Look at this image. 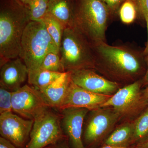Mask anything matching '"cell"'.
<instances>
[{
    "instance_id": "cell-1",
    "label": "cell",
    "mask_w": 148,
    "mask_h": 148,
    "mask_svg": "<svg viewBox=\"0 0 148 148\" xmlns=\"http://www.w3.org/2000/svg\"><path fill=\"white\" fill-rule=\"evenodd\" d=\"M31 21L25 6L16 0H8L0 11V66L19 57L22 36Z\"/></svg>"
},
{
    "instance_id": "cell-2",
    "label": "cell",
    "mask_w": 148,
    "mask_h": 148,
    "mask_svg": "<svg viewBox=\"0 0 148 148\" xmlns=\"http://www.w3.org/2000/svg\"><path fill=\"white\" fill-rule=\"evenodd\" d=\"M90 45L95 66H103L116 77L130 78L140 74L143 55L125 46H112L106 41L92 42Z\"/></svg>"
},
{
    "instance_id": "cell-3",
    "label": "cell",
    "mask_w": 148,
    "mask_h": 148,
    "mask_svg": "<svg viewBox=\"0 0 148 148\" xmlns=\"http://www.w3.org/2000/svg\"><path fill=\"white\" fill-rule=\"evenodd\" d=\"M111 13L101 0H74V26L90 41H106Z\"/></svg>"
},
{
    "instance_id": "cell-4",
    "label": "cell",
    "mask_w": 148,
    "mask_h": 148,
    "mask_svg": "<svg viewBox=\"0 0 148 148\" xmlns=\"http://www.w3.org/2000/svg\"><path fill=\"white\" fill-rule=\"evenodd\" d=\"M50 52L59 53L43 21H30L24 30L19 57L28 69V74L40 70L46 55Z\"/></svg>"
},
{
    "instance_id": "cell-5",
    "label": "cell",
    "mask_w": 148,
    "mask_h": 148,
    "mask_svg": "<svg viewBox=\"0 0 148 148\" xmlns=\"http://www.w3.org/2000/svg\"><path fill=\"white\" fill-rule=\"evenodd\" d=\"M59 55L66 72L95 68L90 41L75 27L64 29Z\"/></svg>"
},
{
    "instance_id": "cell-6",
    "label": "cell",
    "mask_w": 148,
    "mask_h": 148,
    "mask_svg": "<svg viewBox=\"0 0 148 148\" xmlns=\"http://www.w3.org/2000/svg\"><path fill=\"white\" fill-rule=\"evenodd\" d=\"M49 108L34 120L28 143L24 148H45L65 139L61 114Z\"/></svg>"
},
{
    "instance_id": "cell-7",
    "label": "cell",
    "mask_w": 148,
    "mask_h": 148,
    "mask_svg": "<svg viewBox=\"0 0 148 148\" xmlns=\"http://www.w3.org/2000/svg\"><path fill=\"white\" fill-rule=\"evenodd\" d=\"M12 103L13 112L34 120L51 108L39 90L27 84L12 92Z\"/></svg>"
},
{
    "instance_id": "cell-8",
    "label": "cell",
    "mask_w": 148,
    "mask_h": 148,
    "mask_svg": "<svg viewBox=\"0 0 148 148\" xmlns=\"http://www.w3.org/2000/svg\"><path fill=\"white\" fill-rule=\"evenodd\" d=\"M141 86V82L138 80L119 89L101 108H112L119 115L134 114L147 103L140 91Z\"/></svg>"
},
{
    "instance_id": "cell-9",
    "label": "cell",
    "mask_w": 148,
    "mask_h": 148,
    "mask_svg": "<svg viewBox=\"0 0 148 148\" xmlns=\"http://www.w3.org/2000/svg\"><path fill=\"white\" fill-rule=\"evenodd\" d=\"M90 111L84 134L85 143L89 145L101 141L114 125L120 116L114 110L107 108Z\"/></svg>"
},
{
    "instance_id": "cell-10",
    "label": "cell",
    "mask_w": 148,
    "mask_h": 148,
    "mask_svg": "<svg viewBox=\"0 0 148 148\" xmlns=\"http://www.w3.org/2000/svg\"><path fill=\"white\" fill-rule=\"evenodd\" d=\"M34 120L24 119L12 112L0 114V134L18 148L26 146Z\"/></svg>"
},
{
    "instance_id": "cell-11",
    "label": "cell",
    "mask_w": 148,
    "mask_h": 148,
    "mask_svg": "<svg viewBox=\"0 0 148 148\" xmlns=\"http://www.w3.org/2000/svg\"><path fill=\"white\" fill-rule=\"evenodd\" d=\"M71 72L72 81L78 86L90 92L112 95L119 90L117 83L101 76L92 69H80Z\"/></svg>"
},
{
    "instance_id": "cell-12",
    "label": "cell",
    "mask_w": 148,
    "mask_h": 148,
    "mask_svg": "<svg viewBox=\"0 0 148 148\" xmlns=\"http://www.w3.org/2000/svg\"><path fill=\"white\" fill-rule=\"evenodd\" d=\"M89 111L80 108H67L60 111L61 127L72 148H85L82 138L83 126Z\"/></svg>"
},
{
    "instance_id": "cell-13",
    "label": "cell",
    "mask_w": 148,
    "mask_h": 148,
    "mask_svg": "<svg viewBox=\"0 0 148 148\" xmlns=\"http://www.w3.org/2000/svg\"><path fill=\"white\" fill-rule=\"evenodd\" d=\"M111 96L90 92L78 86L71 80L59 111L69 108L93 110L101 108Z\"/></svg>"
},
{
    "instance_id": "cell-14",
    "label": "cell",
    "mask_w": 148,
    "mask_h": 148,
    "mask_svg": "<svg viewBox=\"0 0 148 148\" xmlns=\"http://www.w3.org/2000/svg\"><path fill=\"white\" fill-rule=\"evenodd\" d=\"M28 69L19 57L10 60L1 66L0 86L11 92L20 88L28 79Z\"/></svg>"
},
{
    "instance_id": "cell-15",
    "label": "cell",
    "mask_w": 148,
    "mask_h": 148,
    "mask_svg": "<svg viewBox=\"0 0 148 148\" xmlns=\"http://www.w3.org/2000/svg\"><path fill=\"white\" fill-rule=\"evenodd\" d=\"M71 80V72H65L52 84L39 90L51 108L59 111Z\"/></svg>"
},
{
    "instance_id": "cell-16",
    "label": "cell",
    "mask_w": 148,
    "mask_h": 148,
    "mask_svg": "<svg viewBox=\"0 0 148 148\" xmlns=\"http://www.w3.org/2000/svg\"><path fill=\"white\" fill-rule=\"evenodd\" d=\"M47 13L58 19L64 28L74 27V0H49Z\"/></svg>"
},
{
    "instance_id": "cell-17",
    "label": "cell",
    "mask_w": 148,
    "mask_h": 148,
    "mask_svg": "<svg viewBox=\"0 0 148 148\" xmlns=\"http://www.w3.org/2000/svg\"><path fill=\"white\" fill-rule=\"evenodd\" d=\"M133 123H126L116 128L105 141V145L115 147H128L133 142Z\"/></svg>"
},
{
    "instance_id": "cell-18",
    "label": "cell",
    "mask_w": 148,
    "mask_h": 148,
    "mask_svg": "<svg viewBox=\"0 0 148 148\" xmlns=\"http://www.w3.org/2000/svg\"><path fill=\"white\" fill-rule=\"evenodd\" d=\"M63 73L40 69L28 74V83L30 85L39 90L52 84Z\"/></svg>"
},
{
    "instance_id": "cell-19",
    "label": "cell",
    "mask_w": 148,
    "mask_h": 148,
    "mask_svg": "<svg viewBox=\"0 0 148 148\" xmlns=\"http://www.w3.org/2000/svg\"><path fill=\"white\" fill-rule=\"evenodd\" d=\"M42 21L48 33L59 51L65 29L64 26L58 19L47 13Z\"/></svg>"
},
{
    "instance_id": "cell-20",
    "label": "cell",
    "mask_w": 148,
    "mask_h": 148,
    "mask_svg": "<svg viewBox=\"0 0 148 148\" xmlns=\"http://www.w3.org/2000/svg\"><path fill=\"white\" fill-rule=\"evenodd\" d=\"M49 0H31L27 6L31 21H42L47 13Z\"/></svg>"
},
{
    "instance_id": "cell-21",
    "label": "cell",
    "mask_w": 148,
    "mask_h": 148,
    "mask_svg": "<svg viewBox=\"0 0 148 148\" xmlns=\"http://www.w3.org/2000/svg\"><path fill=\"white\" fill-rule=\"evenodd\" d=\"M118 12L122 22L129 24L135 21L138 10L133 0H125L121 5Z\"/></svg>"
},
{
    "instance_id": "cell-22",
    "label": "cell",
    "mask_w": 148,
    "mask_h": 148,
    "mask_svg": "<svg viewBox=\"0 0 148 148\" xmlns=\"http://www.w3.org/2000/svg\"><path fill=\"white\" fill-rule=\"evenodd\" d=\"M133 142L144 140L148 136V107L133 123Z\"/></svg>"
},
{
    "instance_id": "cell-23",
    "label": "cell",
    "mask_w": 148,
    "mask_h": 148,
    "mask_svg": "<svg viewBox=\"0 0 148 148\" xmlns=\"http://www.w3.org/2000/svg\"><path fill=\"white\" fill-rule=\"evenodd\" d=\"M40 69L56 73H65L59 53L50 52L47 53L43 60Z\"/></svg>"
},
{
    "instance_id": "cell-24",
    "label": "cell",
    "mask_w": 148,
    "mask_h": 148,
    "mask_svg": "<svg viewBox=\"0 0 148 148\" xmlns=\"http://www.w3.org/2000/svg\"><path fill=\"white\" fill-rule=\"evenodd\" d=\"M12 92L0 86V114L12 112Z\"/></svg>"
},
{
    "instance_id": "cell-25",
    "label": "cell",
    "mask_w": 148,
    "mask_h": 148,
    "mask_svg": "<svg viewBox=\"0 0 148 148\" xmlns=\"http://www.w3.org/2000/svg\"><path fill=\"white\" fill-rule=\"evenodd\" d=\"M106 4L110 10L111 14L116 13L118 12L122 4L125 0H101Z\"/></svg>"
},
{
    "instance_id": "cell-26",
    "label": "cell",
    "mask_w": 148,
    "mask_h": 148,
    "mask_svg": "<svg viewBox=\"0 0 148 148\" xmlns=\"http://www.w3.org/2000/svg\"><path fill=\"white\" fill-rule=\"evenodd\" d=\"M137 6L138 12L144 17L148 16V0H133Z\"/></svg>"
},
{
    "instance_id": "cell-27",
    "label": "cell",
    "mask_w": 148,
    "mask_h": 148,
    "mask_svg": "<svg viewBox=\"0 0 148 148\" xmlns=\"http://www.w3.org/2000/svg\"><path fill=\"white\" fill-rule=\"evenodd\" d=\"M0 148H18L5 138H0Z\"/></svg>"
},
{
    "instance_id": "cell-28",
    "label": "cell",
    "mask_w": 148,
    "mask_h": 148,
    "mask_svg": "<svg viewBox=\"0 0 148 148\" xmlns=\"http://www.w3.org/2000/svg\"><path fill=\"white\" fill-rule=\"evenodd\" d=\"M45 148H70V147L68 145V143L65 139H64L55 144L48 146Z\"/></svg>"
},
{
    "instance_id": "cell-29",
    "label": "cell",
    "mask_w": 148,
    "mask_h": 148,
    "mask_svg": "<svg viewBox=\"0 0 148 148\" xmlns=\"http://www.w3.org/2000/svg\"><path fill=\"white\" fill-rule=\"evenodd\" d=\"M147 60V71L146 72L145 75L143 79V83L145 85H148V56Z\"/></svg>"
},
{
    "instance_id": "cell-30",
    "label": "cell",
    "mask_w": 148,
    "mask_h": 148,
    "mask_svg": "<svg viewBox=\"0 0 148 148\" xmlns=\"http://www.w3.org/2000/svg\"><path fill=\"white\" fill-rule=\"evenodd\" d=\"M145 18V19L146 23H147V28L148 40L147 42V46H146V47L145 48V50L144 51V53L145 55L148 56V17H146V18Z\"/></svg>"
},
{
    "instance_id": "cell-31",
    "label": "cell",
    "mask_w": 148,
    "mask_h": 148,
    "mask_svg": "<svg viewBox=\"0 0 148 148\" xmlns=\"http://www.w3.org/2000/svg\"><path fill=\"white\" fill-rule=\"evenodd\" d=\"M139 147L140 148H148V139L141 143Z\"/></svg>"
},
{
    "instance_id": "cell-32",
    "label": "cell",
    "mask_w": 148,
    "mask_h": 148,
    "mask_svg": "<svg viewBox=\"0 0 148 148\" xmlns=\"http://www.w3.org/2000/svg\"><path fill=\"white\" fill-rule=\"evenodd\" d=\"M143 96H144V98L146 100L147 103L148 104V86L146 88V89L144 90V92H143Z\"/></svg>"
},
{
    "instance_id": "cell-33",
    "label": "cell",
    "mask_w": 148,
    "mask_h": 148,
    "mask_svg": "<svg viewBox=\"0 0 148 148\" xmlns=\"http://www.w3.org/2000/svg\"><path fill=\"white\" fill-rule=\"evenodd\" d=\"M19 3L22 5L27 6L29 3V2L31 0H16Z\"/></svg>"
},
{
    "instance_id": "cell-34",
    "label": "cell",
    "mask_w": 148,
    "mask_h": 148,
    "mask_svg": "<svg viewBox=\"0 0 148 148\" xmlns=\"http://www.w3.org/2000/svg\"><path fill=\"white\" fill-rule=\"evenodd\" d=\"M101 148H132L128 147H115V146H107L106 145L103 147Z\"/></svg>"
},
{
    "instance_id": "cell-35",
    "label": "cell",
    "mask_w": 148,
    "mask_h": 148,
    "mask_svg": "<svg viewBox=\"0 0 148 148\" xmlns=\"http://www.w3.org/2000/svg\"></svg>"
}]
</instances>
